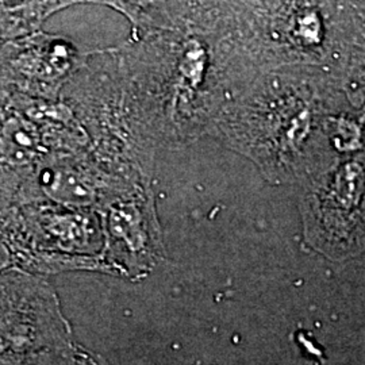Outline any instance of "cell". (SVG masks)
Returning <instances> with one entry per match:
<instances>
[{
    "label": "cell",
    "instance_id": "1",
    "mask_svg": "<svg viewBox=\"0 0 365 365\" xmlns=\"http://www.w3.org/2000/svg\"><path fill=\"white\" fill-rule=\"evenodd\" d=\"M113 52L133 117L156 150L209 137L225 103L260 73L212 30L133 33Z\"/></svg>",
    "mask_w": 365,
    "mask_h": 365
},
{
    "label": "cell",
    "instance_id": "2",
    "mask_svg": "<svg viewBox=\"0 0 365 365\" xmlns=\"http://www.w3.org/2000/svg\"><path fill=\"white\" fill-rule=\"evenodd\" d=\"M346 105L339 81L324 69H267L225 103L209 137L247 157L267 182L300 185L339 160L330 120Z\"/></svg>",
    "mask_w": 365,
    "mask_h": 365
},
{
    "label": "cell",
    "instance_id": "3",
    "mask_svg": "<svg viewBox=\"0 0 365 365\" xmlns=\"http://www.w3.org/2000/svg\"><path fill=\"white\" fill-rule=\"evenodd\" d=\"M60 98L86 131L98 163L126 180L150 182L157 150L133 117L113 48L90 51Z\"/></svg>",
    "mask_w": 365,
    "mask_h": 365
},
{
    "label": "cell",
    "instance_id": "4",
    "mask_svg": "<svg viewBox=\"0 0 365 365\" xmlns=\"http://www.w3.org/2000/svg\"><path fill=\"white\" fill-rule=\"evenodd\" d=\"M364 153L339 157L300 184L304 244L331 260L364 248Z\"/></svg>",
    "mask_w": 365,
    "mask_h": 365
},
{
    "label": "cell",
    "instance_id": "5",
    "mask_svg": "<svg viewBox=\"0 0 365 365\" xmlns=\"http://www.w3.org/2000/svg\"><path fill=\"white\" fill-rule=\"evenodd\" d=\"M72 341V329L46 276L25 271L0 274V365Z\"/></svg>",
    "mask_w": 365,
    "mask_h": 365
},
{
    "label": "cell",
    "instance_id": "6",
    "mask_svg": "<svg viewBox=\"0 0 365 365\" xmlns=\"http://www.w3.org/2000/svg\"><path fill=\"white\" fill-rule=\"evenodd\" d=\"M96 212L103 229L102 259L107 274L140 277L163 257V238L150 182L133 185Z\"/></svg>",
    "mask_w": 365,
    "mask_h": 365
},
{
    "label": "cell",
    "instance_id": "7",
    "mask_svg": "<svg viewBox=\"0 0 365 365\" xmlns=\"http://www.w3.org/2000/svg\"><path fill=\"white\" fill-rule=\"evenodd\" d=\"M140 182L106 170L88 150L53 153L41 160L21 185L14 206L49 202L72 209L98 211Z\"/></svg>",
    "mask_w": 365,
    "mask_h": 365
},
{
    "label": "cell",
    "instance_id": "8",
    "mask_svg": "<svg viewBox=\"0 0 365 365\" xmlns=\"http://www.w3.org/2000/svg\"><path fill=\"white\" fill-rule=\"evenodd\" d=\"M83 51L64 36L43 30L0 42V88L33 98L58 99L86 66Z\"/></svg>",
    "mask_w": 365,
    "mask_h": 365
},
{
    "label": "cell",
    "instance_id": "9",
    "mask_svg": "<svg viewBox=\"0 0 365 365\" xmlns=\"http://www.w3.org/2000/svg\"><path fill=\"white\" fill-rule=\"evenodd\" d=\"M54 153L45 129L0 88V205L13 206L19 187L41 160Z\"/></svg>",
    "mask_w": 365,
    "mask_h": 365
},
{
    "label": "cell",
    "instance_id": "10",
    "mask_svg": "<svg viewBox=\"0 0 365 365\" xmlns=\"http://www.w3.org/2000/svg\"><path fill=\"white\" fill-rule=\"evenodd\" d=\"M87 0H0V42L42 30L56 13Z\"/></svg>",
    "mask_w": 365,
    "mask_h": 365
},
{
    "label": "cell",
    "instance_id": "11",
    "mask_svg": "<svg viewBox=\"0 0 365 365\" xmlns=\"http://www.w3.org/2000/svg\"><path fill=\"white\" fill-rule=\"evenodd\" d=\"M16 365H110L102 356L75 344L36 353Z\"/></svg>",
    "mask_w": 365,
    "mask_h": 365
},
{
    "label": "cell",
    "instance_id": "12",
    "mask_svg": "<svg viewBox=\"0 0 365 365\" xmlns=\"http://www.w3.org/2000/svg\"><path fill=\"white\" fill-rule=\"evenodd\" d=\"M88 1H90V3H93V0H87V3H88Z\"/></svg>",
    "mask_w": 365,
    "mask_h": 365
}]
</instances>
